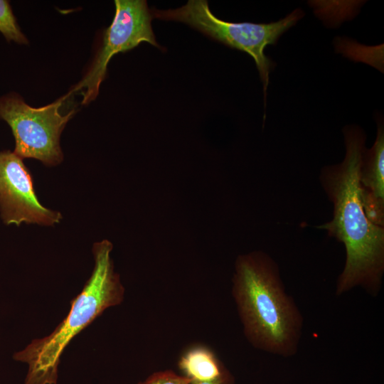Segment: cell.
Wrapping results in <instances>:
<instances>
[{
  "label": "cell",
  "mask_w": 384,
  "mask_h": 384,
  "mask_svg": "<svg viewBox=\"0 0 384 384\" xmlns=\"http://www.w3.org/2000/svg\"><path fill=\"white\" fill-rule=\"evenodd\" d=\"M232 283V296L248 342L272 355L294 356L304 319L274 260L261 251L239 255Z\"/></svg>",
  "instance_id": "obj_2"
},
{
  "label": "cell",
  "mask_w": 384,
  "mask_h": 384,
  "mask_svg": "<svg viewBox=\"0 0 384 384\" xmlns=\"http://www.w3.org/2000/svg\"><path fill=\"white\" fill-rule=\"evenodd\" d=\"M191 384H235L233 375L227 369L218 378L207 381H193Z\"/></svg>",
  "instance_id": "obj_12"
},
{
  "label": "cell",
  "mask_w": 384,
  "mask_h": 384,
  "mask_svg": "<svg viewBox=\"0 0 384 384\" xmlns=\"http://www.w3.org/2000/svg\"><path fill=\"white\" fill-rule=\"evenodd\" d=\"M361 200L368 220L384 227V129L378 122L376 139L363 151L359 169Z\"/></svg>",
  "instance_id": "obj_8"
},
{
  "label": "cell",
  "mask_w": 384,
  "mask_h": 384,
  "mask_svg": "<svg viewBox=\"0 0 384 384\" xmlns=\"http://www.w3.org/2000/svg\"><path fill=\"white\" fill-rule=\"evenodd\" d=\"M0 215L6 225L17 226L23 223L53 226L63 218L40 203L23 159L9 150L0 151Z\"/></svg>",
  "instance_id": "obj_7"
},
{
  "label": "cell",
  "mask_w": 384,
  "mask_h": 384,
  "mask_svg": "<svg viewBox=\"0 0 384 384\" xmlns=\"http://www.w3.org/2000/svg\"><path fill=\"white\" fill-rule=\"evenodd\" d=\"M0 32L8 42L14 41L19 44L28 43L16 22L9 2L6 0H0Z\"/></svg>",
  "instance_id": "obj_10"
},
{
  "label": "cell",
  "mask_w": 384,
  "mask_h": 384,
  "mask_svg": "<svg viewBox=\"0 0 384 384\" xmlns=\"http://www.w3.org/2000/svg\"><path fill=\"white\" fill-rule=\"evenodd\" d=\"M112 250L107 240L94 243L92 274L71 301L67 316L50 334L33 340L14 354L15 361L28 365L24 384H56L60 357L70 341L106 309L122 302L124 288L114 271Z\"/></svg>",
  "instance_id": "obj_3"
},
{
  "label": "cell",
  "mask_w": 384,
  "mask_h": 384,
  "mask_svg": "<svg viewBox=\"0 0 384 384\" xmlns=\"http://www.w3.org/2000/svg\"><path fill=\"white\" fill-rule=\"evenodd\" d=\"M178 367L181 375L191 382L215 379L228 369L212 350L200 345L183 353L178 361Z\"/></svg>",
  "instance_id": "obj_9"
},
{
  "label": "cell",
  "mask_w": 384,
  "mask_h": 384,
  "mask_svg": "<svg viewBox=\"0 0 384 384\" xmlns=\"http://www.w3.org/2000/svg\"><path fill=\"white\" fill-rule=\"evenodd\" d=\"M346 155L338 164L322 169L320 180L334 206L333 218L319 226L344 245L346 262L338 276L336 295L360 287L378 295L384 273V227L367 218L361 200L359 169L366 135L357 126L343 129Z\"/></svg>",
  "instance_id": "obj_1"
},
{
  "label": "cell",
  "mask_w": 384,
  "mask_h": 384,
  "mask_svg": "<svg viewBox=\"0 0 384 384\" xmlns=\"http://www.w3.org/2000/svg\"><path fill=\"white\" fill-rule=\"evenodd\" d=\"M115 14L105 31L102 43L82 81L75 90L85 89L82 102L95 99L106 77L109 61L116 54L133 49L143 42L161 48L151 27L152 16L144 0H115Z\"/></svg>",
  "instance_id": "obj_6"
},
{
  "label": "cell",
  "mask_w": 384,
  "mask_h": 384,
  "mask_svg": "<svg viewBox=\"0 0 384 384\" xmlns=\"http://www.w3.org/2000/svg\"><path fill=\"white\" fill-rule=\"evenodd\" d=\"M138 384H191L189 379L172 370L156 371Z\"/></svg>",
  "instance_id": "obj_11"
},
{
  "label": "cell",
  "mask_w": 384,
  "mask_h": 384,
  "mask_svg": "<svg viewBox=\"0 0 384 384\" xmlns=\"http://www.w3.org/2000/svg\"><path fill=\"white\" fill-rule=\"evenodd\" d=\"M64 98L41 107L26 104L16 93L0 97V118L10 126L15 139L14 153L21 159L41 161L47 166L60 164L63 154L60 137L75 111L62 114Z\"/></svg>",
  "instance_id": "obj_5"
},
{
  "label": "cell",
  "mask_w": 384,
  "mask_h": 384,
  "mask_svg": "<svg viewBox=\"0 0 384 384\" xmlns=\"http://www.w3.org/2000/svg\"><path fill=\"white\" fill-rule=\"evenodd\" d=\"M150 10L152 18L185 23L217 41L249 54L259 71L265 101L270 71L273 67V62L265 55V49L268 45L275 44L281 35L304 16V12L297 9L284 18L268 23L228 22L210 11L206 0H189L175 9Z\"/></svg>",
  "instance_id": "obj_4"
}]
</instances>
